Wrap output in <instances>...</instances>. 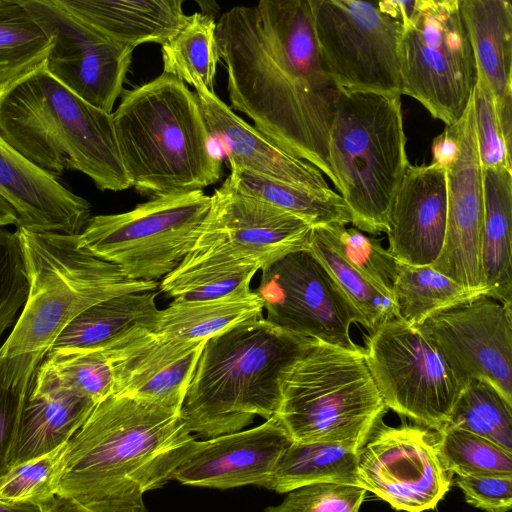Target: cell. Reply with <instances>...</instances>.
Segmentation results:
<instances>
[{"label":"cell","mask_w":512,"mask_h":512,"mask_svg":"<svg viewBox=\"0 0 512 512\" xmlns=\"http://www.w3.org/2000/svg\"><path fill=\"white\" fill-rule=\"evenodd\" d=\"M18 216L14 208L0 196V227L17 225Z\"/></svg>","instance_id":"cell-49"},{"label":"cell","mask_w":512,"mask_h":512,"mask_svg":"<svg viewBox=\"0 0 512 512\" xmlns=\"http://www.w3.org/2000/svg\"><path fill=\"white\" fill-rule=\"evenodd\" d=\"M51 45L20 0H0V85L42 64Z\"/></svg>","instance_id":"cell-36"},{"label":"cell","mask_w":512,"mask_h":512,"mask_svg":"<svg viewBox=\"0 0 512 512\" xmlns=\"http://www.w3.org/2000/svg\"><path fill=\"white\" fill-rule=\"evenodd\" d=\"M122 95L112 119L130 187L155 198L203 190L221 178L199 101L182 80L163 71Z\"/></svg>","instance_id":"cell-6"},{"label":"cell","mask_w":512,"mask_h":512,"mask_svg":"<svg viewBox=\"0 0 512 512\" xmlns=\"http://www.w3.org/2000/svg\"><path fill=\"white\" fill-rule=\"evenodd\" d=\"M261 266L228 252L194 247L159 283L160 290L175 301L191 302L224 298L250 286Z\"/></svg>","instance_id":"cell-29"},{"label":"cell","mask_w":512,"mask_h":512,"mask_svg":"<svg viewBox=\"0 0 512 512\" xmlns=\"http://www.w3.org/2000/svg\"><path fill=\"white\" fill-rule=\"evenodd\" d=\"M215 35L230 108L338 190L329 158L336 88L321 61L309 0L234 6L220 16Z\"/></svg>","instance_id":"cell-1"},{"label":"cell","mask_w":512,"mask_h":512,"mask_svg":"<svg viewBox=\"0 0 512 512\" xmlns=\"http://www.w3.org/2000/svg\"><path fill=\"white\" fill-rule=\"evenodd\" d=\"M459 152L458 140L452 125L446 126L444 132L434 138L432 142L433 162L447 167Z\"/></svg>","instance_id":"cell-47"},{"label":"cell","mask_w":512,"mask_h":512,"mask_svg":"<svg viewBox=\"0 0 512 512\" xmlns=\"http://www.w3.org/2000/svg\"><path fill=\"white\" fill-rule=\"evenodd\" d=\"M210 198L194 247L220 249L262 269L309 246L312 227L306 221L243 193L229 177Z\"/></svg>","instance_id":"cell-17"},{"label":"cell","mask_w":512,"mask_h":512,"mask_svg":"<svg viewBox=\"0 0 512 512\" xmlns=\"http://www.w3.org/2000/svg\"><path fill=\"white\" fill-rule=\"evenodd\" d=\"M263 310L262 300L250 286L214 300H174L167 308L159 310L151 332L169 339L207 341L240 323L261 318Z\"/></svg>","instance_id":"cell-30"},{"label":"cell","mask_w":512,"mask_h":512,"mask_svg":"<svg viewBox=\"0 0 512 512\" xmlns=\"http://www.w3.org/2000/svg\"><path fill=\"white\" fill-rule=\"evenodd\" d=\"M157 293H125L98 302L77 315L50 350L94 348L112 344L138 331H152L159 309Z\"/></svg>","instance_id":"cell-27"},{"label":"cell","mask_w":512,"mask_h":512,"mask_svg":"<svg viewBox=\"0 0 512 512\" xmlns=\"http://www.w3.org/2000/svg\"><path fill=\"white\" fill-rule=\"evenodd\" d=\"M481 271L488 296L512 304V171L482 169Z\"/></svg>","instance_id":"cell-26"},{"label":"cell","mask_w":512,"mask_h":512,"mask_svg":"<svg viewBox=\"0 0 512 512\" xmlns=\"http://www.w3.org/2000/svg\"><path fill=\"white\" fill-rule=\"evenodd\" d=\"M329 158L354 227L386 233L392 201L410 164L401 95L336 89Z\"/></svg>","instance_id":"cell-7"},{"label":"cell","mask_w":512,"mask_h":512,"mask_svg":"<svg viewBox=\"0 0 512 512\" xmlns=\"http://www.w3.org/2000/svg\"><path fill=\"white\" fill-rule=\"evenodd\" d=\"M436 433L440 458L452 474L512 476V452L462 429L445 426Z\"/></svg>","instance_id":"cell-38"},{"label":"cell","mask_w":512,"mask_h":512,"mask_svg":"<svg viewBox=\"0 0 512 512\" xmlns=\"http://www.w3.org/2000/svg\"><path fill=\"white\" fill-rule=\"evenodd\" d=\"M0 512H41V509L36 504L16 503L0 499Z\"/></svg>","instance_id":"cell-50"},{"label":"cell","mask_w":512,"mask_h":512,"mask_svg":"<svg viewBox=\"0 0 512 512\" xmlns=\"http://www.w3.org/2000/svg\"><path fill=\"white\" fill-rule=\"evenodd\" d=\"M401 93L446 126L464 114L477 81L459 0H415L399 47Z\"/></svg>","instance_id":"cell-11"},{"label":"cell","mask_w":512,"mask_h":512,"mask_svg":"<svg viewBox=\"0 0 512 512\" xmlns=\"http://www.w3.org/2000/svg\"><path fill=\"white\" fill-rule=\"evenodd\" d=\"M194 440L181 411L112 394L66 444L57 494L86 505L131 487L160 488Z\"/></svg>","instance_id":"cell-2"},{"label":"cell","mask_w":512,"mask_h":512,"mask_svg":"<svg viewBox=\"0 0 512 512\" xmlns=\"http://www.w3.org/2000/svg\"><path fill=\"white\" fill-rule=\"evenodd\" d=\"M415 329L461 386L484 379L512 404V304L479 295L433 313Z\"/></svg>","instance_id":"cell-16"},{"label":"cell","mask_w":512,"mask_h":512,"mask_svg":"<svg viewBox=\"0 0 512 512\" xmlns=\"http://www.w3.org/2000/svg\"><path fill=\"white\" fill-rule=\"evenodd\" d=\"M281 393L276 415L293 441L337 443L356 452L388 410L363 349L317 340L287 371Z\"/></svg>","instance_id":"cell-8"},{"label":"cell","mask_w":512,"mask_h":512,"mask_svg":"<svg viewBox=\"0 0 512 512\" xmlns=\"http://www.w3.org/2000/svg\"><path fill=\"white\" fill-rule=\"evenodd\" d=\"M477 76L495 101L512 91V4L507 0H459Z\"/></svg>","instance_id":"cell-28"},{"label":"cell","mask_w":512,"mask_h":512,"mask_svg":"<svg viewBox=\"0 0 512 512\" xmlns=\"http://www.w3.org/2000/svg\"><path fill=\"white\" fill-rule=\"evenodd\" d=\"M0 196L15 210L17 228L79 235L90 219L87 200L16 150L0 132Z\"/></svg>","instance_id":"cell-22"},{"label":"cell","mask_w":512,"mask_h":512,"mask_svg":"<svg viewBox=\"0 0 512 512\" xmlns=\"http://www.w3.org/2000/svg\"><path fill=\"white\" fill-rule=\"evenodd\" d=\"M51 39L47 71L89 104L112 113L123 93L134 48L63 7L58 0H20Z\"/></svg>","instance_id":"cell-14"},{"label":"cell","mask_w":512,"mask_h":512,"mask_svg":"<svg viewBox=\"0 0 512 512\" xmlns=\"http://www.w3.org/2000/svg\"><path fill=\"white\" fill-rule=\"evenodd\" d=\"M193 87L210 136L221 142L230 170H245L319 194L336 193L317 168L285 152L236 115L215 92L202 85Z\"/></svg>","instance_id":"cell-23"},{"label":"cell","mask_w":512,"mask_h":512,"mask_svg":"<svg viewBox=\"0 0 512 512\" xmlns=\"http://www.w3.org/2000/svg\"><path fill=\"white\" fill-rule=\"evenodd\" d=\"M210 202L203 190L155 197L128 212L90 217L79 241L128 278L157 281L193 250Z\"/></svg>","instance_id":"cell-10"},{"label":"cell","mask_w":512,"mask_h":512,"mask_svg":"<svg viewBox=\"0 0 512 512\" xmlns=\"http://www.w3.org/2000/svg\"><path fill=\"white\" fill-rule=\"evenodd\" d=\"M357 456L360 487L399 511L435 508L452 483L453 474L437 449L436 431L420 425L381 422Z\"/></svg>","instance_id":"cell-15"},{"label":"cell","mask_w":512,"mask_h":512,"mask_svg":"<svg viewBox=\"0 0 512 512\" xmlns=\"http://www.w3.org/2000/svg\"><path fill=\"white\" fill-rule=\"evenodd\" d=\"M446 218V168L409 164L388 214V251L400 262L431 266L443 248Z\"/></svg>","instance_id":"cell-21"},{"label":"cell","mask_w":512,"mask_h":512,"mask_svg":"<svg viewBox=\"0 0 512 512\" xmlns=\"http://www.w3.org/2000/svg\"><path fill=\"white\" fill-rule=\"evenodd\" d=\"M445 426L471 432L512 452V404L484 379L464 383Z\"/></svg>","instance_id":"cell-35"},{"label":"cell","mask_w":512,"mask_h":512,"mask_svg":"<svg viewBox=\"0 0 512 512\" xmlns=\"http://www.w3.org/2000/svg\"><path fill=\"white\" fill-rule=\"evenodd\" d=\"M366 492L347 484H310L288 492L280 504L265 512H359Z\"/></svg>","instance_id":"cell-42"},{"label":"cell","mask_w":512,"mask_h":512,"mask_svg":"<svg viewBox=\"0 0 512 512\" xmlns=\"http://www.w3.org/2000/svg\"><path fill=\"white\" fill-rule=\"evenodd\" d=\"M0 132L55 178L76 170L103 191L130 187L112 113L74 94L50 75L44 62L0 85Z\"/></svg>","instance_id":"cell-5"},{"label":"cell","mask_w":512,"mask_h":512,"mask_svg":"<svg viewBox=\"0 0 512 512\" xmlns=\"http://www.w3.org/2000/svg\"><path fill=\"white\" fill-rule=\"evenodd\" d=\"M215 33L216 22L211 15L202 12L189 15L182 29L162 45L163 71L184 83L202 85L214 92L220 61Z\"/></svg>","instance_id":"cell-34"},{"label":"cell","mask_w":512,"mask_h":512,"mask_svg":"<svg viewBox=\"0 0 512 512\" xmlns=\"http://www.w3.org/2000/svg\"><path fill=\"white\" fill-rule=\"evenodd\" d=\"M309 249L332 273L344 294L360 313L364 327L369 332L383 322L398 317L393 299L347 264L315 228H312Z\"/></svg>","instance_id":"cell-37"},{"label":"cell","mask_w":512,"mask_h":512,"mask_svg":"<svg viewBox=\"0 0 512 512\" xmlns=\"http://www.w3.org/2000/svg\"><path fill=\"white\" fill-rule=\"evenodd\" d=\"M413 3L309 0L321 61L336 89L402 95L399 47Z\"/></svg>","instance_id":"cell-9"},{"label":"cell","mask_w":512,"mask_h":512,"mask_svg":"<svg viewBox=\"0 0 512 512\" xmlns=\"http://www.w3.org/2000/svg\"><path fill=\"white\" fill-rule=\"evenodd\" d=\"M206 341H184L138 331L110 344L113 394L181 411Z\"/></svg>","instance_id":"cell-20"},{"label":"cell","mask_w":512,"mask_h":512,"mask_svg":"<svg viewBox=\"0 0 512 512\" xmlns=\"http://www.w3.org/2000/svg\"><path fill=\"white\" fill-rule=\"evenodd\" d=\"M29 290L18 232L0 227V338L15 322Z\"/></svg>","instance_id":"cell-41"},{"label":"cell","mask_w":512,"mask_h":512,"mask_svg":"<svg viewBox=\"0 0 512 512\" xmlns=\"http://www.w3.org/2000/svg\"><path fill=\"white\" fill-rule=\"evenodd\" d=\"M28 295L0 347V383L27 395L35 372L63 329L90 306L111 297L155 291L157 281L128 278L79 241V235L17 228Z\"/></svg>","instance_id":"cell-3"},{"label":"cell","mask_w":512,"mask_h":512,"mask_svg":"<svg viewBox=\"0 0 512 512\" xmlns=\"http://www.w3.org/2000/svg\"><path fill=\"white\" fill-rule=\"evenodd\" d=\"M65 446L11 466L0 477V499L39 506L57 495Z\"/></svg>","instance_id":"cell-40"},{"label":"cell","mask_w":512,"mask_h":512,"mask_svg":"<svg viewBox=\"0 0 512 512\" xmlns=\"http://www.w3.org/2000/svg\"><path fill=\"white\" fill-rule=\"evenodd\" d=\"M26 396L0 383V477L8 470Z\"/></svg>","instance_id":"cell-46"},{"label":"cell","mask_w":512,"mask_h":512,"mask_svg":"<svg viewBox=\"0 0 512 512\" xmlns=\"http://www.w3.org/2000/svg\"><path fill=\"white\" fill-rule=\"evenodd\" d=\"M314 342L263 317L209 338L181 409L190 432L213 438L276 415L284 376Z\"/></svg>","instance_id":"cell-4"},{"label":"cell","mask_w":512,"mask_h":512,"mask_svg":"<svg viewBox=\"0 0 512 512\" xmlns=\"http://www.w3.org/2000/svg\"><path fill=\"white\" fill-rule=\"evenodd\" d=\"M498 124L509 156L512 153V91L495 101Z\"/></svg>","instance_id":"cell-48"},{"label":"cell","mask_w":512,"mask_h":512,"mask_svg":"<svg viewBox=\"0 0 512 512\" xmlns=\"http://www.w3.org/2000/svg\"><path fill=\"white\" fill-rule=\"evenodd\" d=\"M357 454L358 452L337 443L293 441L280 457L265 488L288 493L316 483L360 487Z\"/></svg>","instance_id":"cell-31"},{"label":"cell","mask_w":512,"mask_h":512,"mask_svg":"<svg viewBox=\"0 0 512 512\" xmlns=\"http://www.w3.org/2000/svg\"><path fill=\"white\" fill-rule=\"evenodd\" d=\"M452 126L459 152L445 167L446 232L441 253L431 267L468 289L487 290L481 271L484 201L472 97L462 117Z\"/></svg>","instance_id":"cell-18"},{"label":"cell","mask_w":512,"mask_h":512,"mask_svg":"<svg viewBox=\"0 0 512 512\" xmlns=\"http://www.w3.org/2000/svg\"><path fill=\"white\" fill-rule=\"evenodd\" d=\"M364 358L388 409L442 429L462 389L435 347L399 317L365 337Z\"/></svg>","instance_id":"cell-12"},{"label":"cell","mask_w":512,"mask_h":512,"mask_svg":"<svg viewBox=\"0 0 512 512\" xmlns=\"http://www.w3.org/2000/svg\"><path fill=\"white\" fill-rule=\"evenodd\" d=\"M465 501L485 512H508L512 506V476L456 475Z\"/></svg>","instance_id":"cell-44"},{"label":"cell","mask_w":512,"mask_h":512,"mask_svg":"<svg viewBox=\"0 0 512 512\" xmlns=\"http://www.w3.org/2000/svg\"><path fill=\"white\" fill-rule=\"evenodd\" d=\"M314 228L347 264L392 298L398 260L382 247L381 240L343 225Z\"/></svg>","instance_id":"cell-39"},{"label":"cell","mask_w":512,"mask_h":512,"mask_svg":"<svg viewBox=\"0 0 512 512\" xmlns=\"http://www.w3.org/2000/svg\"><path fill=\"white\" fill-rule=\"evenodd\" d=\"M293 442L277 415L247 430L194 440L171 480L199 487H264Z\"/></svg>","instance_id":"cell-19"},{"label":"cell","mask_w":512,"mask_h":512,"mask_svg":"<svg viewBox=\"0 0 512 512\" xmlns=\"http://www.w3.org/2000/svg\"><path fill=\"white\" fill-rule=\"evenodd\" d=\"M479 295L487 290L468 289L431 266H413L398 261L392 298L398 317L412 328L430 315Z\"/></svg>","instance_id":"cell-32"},{"label":"cell","mask_w":512,"mask_h":512,"mask_svg":"<svg viewBox=\"0 0 512 512\" xmlns=\"http://www.w3.org/2000/svg\"><path fill=\"white\" fill-rule=\"evenodd\" d=\"M95 405L91 399L70 391L30 388L21 410L9 468L66 445Z\"/></svg>","instance_id":"cell-25"},{"label":"cell","mask_w":512,"mask_h":512,"mask_svg":"<svg viewBox=\"0 0 512 512\" xmlns=\"http://www.w3.org/2000/svg\"><path fill=\"white\" fill-rule=\"evenodd\" d=\"M472 104L481 168H506L512 171V157L508 155L502 139L494 96L487 83L478 76Z\"/></svg>","instance_id":"cell-43"},{"label":"cell","mask_w":512,"mask_h":512,"mask_svg":"<svg viewBox=\"0 0 512 512\" xmlns=\"http://www.w3.org/2000/svg\"><path fill=\"white\" fill-rule=\"evenodd\" d=\"M228 177L243 193L303 219L312 228L352 222L351 211L338 193L319 194L241 169L231 170Z\"/></svg>","instance_id":"cell-33"},{"label":"cell","mask_w":512,"mask_h":512,"mask_svg":"<svg viewBox=\"0 0 512 512\" xmlns=\"http://www.w3.org/2000/svg\"><path fill=\"white\" fill-rule=\"evenodd\" d=\"M70 12L112 39L136 48L161 46L185 25L182 0H58Z\"/></svg>","instance_id":"cell-24"},{"label":"cell","mask_w":512,"mask_h":512,"mask_svg":"<svg viewBox=\"0 0 512 512\" xmlns=\"http://www.w3.org/2000/svg\"><path fill=\"white\" fill-rule=\"evenodd\" d=\"M271 324L347 350H361L350 337L352 323L364 321L326 265L309 246L261 269L254 291Z\"/></svg>","instance_id":"cell-13"},{"label":"cell","mask_w":512,"mask_h":512,"mask_svg":"<svg viewBox=\"0 0 512 512\" xmlns=\"http://www.w3.org/2000/svg\"><path fill=\"white\" fill-rule=\"evenodd\" d=\"M143 494L140 488L131 487L87 505L57 494L39 506L41 512H148Z\"/></svg>","instance_id":"cell-45"}]
</instances>
